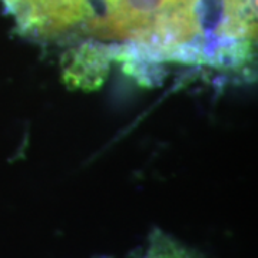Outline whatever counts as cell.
<instances>
[{"label":"cell","mask_w":258,"mask_h":258,"mask_svg":"<svg viewBox=\"0 0 258 258\" xmlns=\"http://www.w3.org/2000/svg\"><path fill=\"white\" fill-rule=\"evenodd\" d=\"M22 35L40 42L88 46L95 20V0H0ZM79 47V49H81Z\"/></svg>","instance_id":"cell-1"}]
</instances>
